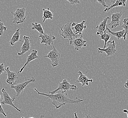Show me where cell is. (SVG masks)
<instances>
[{
	"label": "cell",
	"instance_id": "obj_17",
	"mask_svg": "<svg viewBox=\"0 0 128 118\" xmlns=\"http://www.w3.org/2000/svg\"><path fill=\"white\" fill-rule=\"evenodd\" d=\"M110 17L107 16L105 18L102 22L99 24V25L96 26V29H97L98 32H96V36H99L100 34H103L104 32H106V27L107 26V20Z\"/></svg>",
	"mask_w": 128,
	"mask_h": 118
},
{
	"label": "cell",
	"instance_id": "obj_32",
	"mask_svg": "<svg viewBox=\"0 0 128 118\" xmlns=\"http://www.w3.org/2000/svg\"><path fill=\"white\" fill-rule=\"evenodd\" d=\"M124 112L126 114H127V118H128V111L127 110H123Z\"/></svg>",
	"mask_w": 128,
	"mask_h": 118
},
{
	"label": "cell",
	"instance_id": "obj_22",
	"mask_svg": "<svg viewBox=\"0 0 128 118\" xmlns=\"http://www.w3.org/2000/svg\"><path fill=\"white\" fill-rule=\"evenodd\" d=\"M123 24L121 26V27L123 28L124 30V40H126V36L128 34V18H124L123 20Z\"/></svg>",
	"mask_w": 128,
	"mask_h": 118
},
{
	"label": "cell",
	"instance_id": "obj_28",
	"mask_svg": "<svg viewBox=\"0 0 128 118\" xmlns=\"http://www.w3.org/2000/svg\"><path fill=\"white\" fill-rule=\"evenodd\" d=\"M0 99H1V96H0ZM0 114H3V116H5V117L7 116V115L6 114L5 112H4V111L3 109L2 105L1 104H0Z\"/></svg>",
	"mask_w": 128,
	"mask_h": 118
},
{
	"label": "cell",
	"instance_id": "obj_12",
	"mask_svg": "<svg viewBox=\"0 0 128 118\" xmlns=\"http://www.w3.org/2000/svg\"><path fill=\"white\" fill-rule=\"evenodd\" d=\"M39 37L40 40V44H44L46 46L53 44L54 40L56 39V37L54 36L46 34H39Z\"/></svg>",
	"mask_w": 128,
	"mask_h": 118
},
{
	"label": "cell",
	"instance_id": "obj_2",
	"mask_svg": "<svg viewBox=\"0 0 128 118\" xmlns=\"http://www.w3.org/2000/svg\"><path fill=\"white\" fill-rule=\"evenodd\" d=\"M78 88L76 85L74 84H70L66 79H64L62 82L58 84V88L52 91H50L49 94H56L57 91L60 90L61 92L62 93H66L67 91H69L70 90H76Z\"/></svg>",
	"mask_w": 128,
	"mask_h": 118
},
{
	"label": "cell",
	"instance_id": "obj_20",
	"mask_svg": "<svg viewBox=\"0 0 128 118\" xmlns=\"http://www.w3.org/2000/svg\"><path fill=\"white\" fill-rule=\"evenodd\" d=\"M43 10V22H44L47 19L52 20L54 18V16L53 13L50 10L49 8H48L47 9H45L44 8L42 9Z\"/></svg>",
	"mask_w": 128,
	"mask_h": 118
},
{
	"label": "cell",
	"instance_id": "obj_24",
	"mask_svg": "<svg viewBox=\"0 0 128 118\" xmlns=\"http://www.w3.org/2000/svg\"><path fill=\"white\" fill-rule=\"evenodd\" d=\"M100 39L102 40H104V46L103 49H105L106 48V45L108 42V40L110 38V35L107 34L106 32H104L103 34H100Z\"/></svg>",
	"mask_w": 128,
	"mask_h": 118
},
{
	"label": "cell",
	"instance_id": "obj_5",
	"mask_svg": "<svg viewBox=\"0 0 128 118\" xmlns=\"http://www.w3.org/2000/svg\"><path fill=\"white\" fill-rule=\"evenodd\" d=\"M108 47L105 49H102L98 47L97 49L98 53H102L103 52L106 53V56H110L116 54V52L117 50L116 49V44L114 40L108 41L107 43Z\"/></svg>",
	"mask_w": 128,
	"mask_h": 118
},
{
	"label": "cell",
	"instance_id": "obj_23",
	"mask_svg": "<svg viewBox=\"0 0 128 118\" xmlns=\"http://www.w3.org/2000/svg\"><path fill=\"white\" fill-rule=\"evenodd\" d=\"M32 30H36L40 34H44L43 28H42V26L40 24H37V22L32 23Z\"/></svg>",
	"mask_w": 128,
	"mask_h": 118
},
{
	"label": "cell",
	"instance_id": "obj_31",
	"mask_svg": "<svg viewBox=\"0 0 128 118\" xmlns=\"http://www.w3.org/2000/svg\"><path fill=\"white\" fill-rule=\"evenodd\" d=\"M124 87L126 88H128V81H126V84H124Z\"/></svg>",
	"mask_w": 128,
	"mask_h": 118
},
{
	"label": "cell",
	"instance_id": "obj_33",
	"mask_svg": "<svg viewBox=\"0 0 128 118\" xmlns=\"http://www.w3.org/2000/svg\"><path fill=\"white\" fill-rule=\"evenodd\" d=\"M74 118H78V116H77V114L76 112H74Z\"/></svg>",
	"mask_w": 128,
	"mask_h": 118
},
{
	"label": "cell",
	"instance_id": "obj_19",
	"mask_svg": "<svg viewBox=\"0 0 128 118\" xmlns=\"http://www.w3.org/2000/svg\"><path fill=\"white\" fill-rule=\"evenodd\" d=\"M20 28H19L16 30V32L13 35L12 38L10 39V45L13 46H14L15 43L18 42H22L23 41L22 40H20Z\"/></svg>",
	"mask_w": 128,
	"mask_h": 118
},
{
	"label": "cell",
	"instance_id": "obj_30",
	"mask_svg": "<svg viewBox=\"0 0 128 118\" xmlns=\"http://www.w3.org/2000/svg\"><path fill=\"white\" fill-rule=\"evenodd\" d=\"M83 118H92V117L90 114H88L85 116Z\"/></svg>",
	"mask_w": 128,
	"mask_h": 118
},
{
	"label": "cell",
	"instance_id": "obj_21",
	"mask_svg": "<svg viewBox=\"0 0 128 118\" xmlns=\"http://www.w3.org/2000/svg\"><path fill=\"white\" fill-rule=\"evenodd\" d=\"M106 30H107L109 33H110L112 35H113L114 36L116 37L118 40H120L122 37H123L124 34V30H120V31H119V32H113L108 28V26H106Z\"/></svg>",
	"mask_w": 128,
	"mask_h": 118
},
{
	"label": "cell",
	"instance_id": "obj_27",
	"mask_svg": "<svg viewBox=\"0 0 128 118\" xmlns=\"http://www.w3.org/2000/svg\"><path fill=\"white\" fill-rule=\"evenodd\" d=\"M96 2L99 3L100 4L104 7H106V8H108V6H107L106 4V0H96L94 1Z\"/></svg>",
	"mask_w": 128,
	"mask_h": 118
},
{
	"label": "cell",
	"instance_id": "obj_13",
	"mask_svg": "<svg viewBox=\"0 0 128 118\" xmlns=\"http://www.w3.org/2000/svg\"><path fill=\"white\" fill-rule=\"evenodd\" d=\"M86 22L85 20H83L80 23L74 22L72 23V29L74 30V34L76 35L79 34L80 36L82 35V32H83L84 30L86 29V26L84 25Z\"/></svg>",
	"mask_w": 128,
	"mask_h": 118
},
{
	"label": "cell",
	"instance_id": "obj_1",
	"mask_svg": "<svg viewBox=\"0 0 128 118\" xmlns=\"http://www.w3.org/2000/svg\"><path fill=\"white\" fill-rule=\"evenodd\" d=\"M34 90L37 92L38 94L46 96L47 98H50L52 100V104H53V106H54L56 109L59 108L62 106L66 105L67 104H78L80 103L81 102L86 100V99H78L77 97L75 98V100L70 99L67 96L66 93H62L61 92L50 94H47L40 93L38 90H37L36 88H34Z\"/></svg>",
	"mask_w": 128,
	"mask_h": 118
},
{
	"label": "cell",
	"instance_id": "obj_9",
	"mask_svg": "<svg viewBox=\"0 0 128 118\" xmlns=\"http://www.w3.org/2000/svg\"><path fill=\"white\" fill-rule=\"evenodd\" d=\"M86 40L83 39V36L81 35L77 36L76 39L73 40L71 42H70V44L74 46V49L76 50H79L83 47L86 46Z\"/></svg>",
	"mask_w": 128,
	"mask_h": 118
},
{
	"label": "cell",
	"instance_id": "obj_6",
	"mask_svg": "<svg viewBox=\"0 0 128 118\" xmlns=\"http://www.w3.org/2000/svg\"><path fill=\"white\" fill-rule=\"evenodd\" d=\"M52 46L53 47L52 50L50 51L47 55L44 56L50 59L52 62V66L54 67L57 66L59 64L60 54L59 52L54 47L53 44H52Z\"/></svg>",
	"mask_w": 128,
	"mask_h": 118
},
{
	"label": "cell",
	"instance_id": "obj_15",
	"mask_svg": "<svg viewBox=\"0 0 128 118\" xmlns=\"http://www.w3.org/2000/svg\"><path fill=\"white\" fill-rule=\"evenodd\" d=\"M37 52H38V50H32L30 54L27 56L26 62L25 64L24 65V66L20 69V71L18 72V73H21L23 72V70H24L25 67L26 66L27 64L30 63V62L33 61L35 59H36L39 58V56H37Z\"/></svg>",
	"mask_w": 128,
	"mask_h": 118
},
{
	"label": "cell",
	"instance_id": "obj_18",
	"mask_svg": "<svg viewBox=\"0 0 128 118\" xmlns=\"http://www.w3.org/2000/svg\"><path fill=\"white\" fill-rule=\"evenodd\" d=\"M127 2V0H115V2L113 3L112 4L107 8H106L104 10V12H108V11L111 9L114 8H116V6H126V4Z\"/></svg>",
	"mask_w": 128,
	"mask_h": 118
},
{
	"label": "cell",
	"instance_id": "obj_14",
	"mask_svg": "<svg viewBox=\"0 0 128 118\" xmlns=\"http://www.w3.org/2000/svg\"><path fill=\"white\" fill-rule=\"evenodd\" d=\"M122 15V12H120L119 13H115L112 15L111 17V22H110L108 25V26L111 27V29L115 28L119 26Z\"/></svg>",
	"mask_w": 128,
	"mask_h": 118
},
{
	"label": "cell",
	"instance_id": "obj_7",
	"mask_svg": "<svg viewBox=\"0 0 128 118\" xmlns=\"http://www.w3.org/2000/svg\"><path fill=\"white\" fill-rule=\"evenodd\" d=\"M2 93L3 97V100L2 101L0 102V104L2 106H5L6 104L10 106L13 108H14L16 110L19 111L20 112H22V111L16 107L13 104V101L15 100V96H14L13 98H12L9 96L8 93L6 91L4 88H3L2 90Z\"/></svg>",
	"mask_w": 128,
	"mask_h": 118
},
{
	"label": "cell",
	"instance_id": "obj_8",
	"mask_svg": "<svg viewBox=\"0 0 128 118\" xmlns=\"http://www.w3.org/2000/svg\"><path fill=\"white\" fill-rule=\"evenodd\" d=\"M34 81H35L34 78H32L21 83L16 84L14 86H10V88H14L16 92V96L18 97L20 94L23 92L24 88L27 86L28 84H29L30 83L34 82Z\"/></svg>",
	"mask_w": 128,
	"mask_h": 118
},
{
	"label": "cell",
	"instance_id": "obj_25",
	"mask_svg": "<svg viewBox=\"0 0 128 118\" xmlns=\"http://www.w3.org/2000/svg\"><path fill=\"white\" fill-rule=\"evenodd\" d=\"M7 27L5 26L3 22L0 20V35L2 36L4 32H6Z\"/></svg>",
	"mask_w": 128,
	"mask_h": 118
},
{
	"label": "cell",
	"instance_id": "obj_3",
	"mask_svg": "<svg viewBox=\"0 0 128 118\" xmlns=\"http://www.w3.org/2000/svg\"><path fill=\"white\" fill-rule=\"evenodd\" d=\"M59 34L64 39H68L71 42L73 40V37L76 38L77 36L74 34L72 29V23H68L63 25L59 32Z\"/></svg>",
	"mask_w": 128,
	"mask_h": 118
},
{
	"label": "cell",
	"instance_id": "obj_11",
	"mask_svg": "<svg viewBox=\"0 0 128 118\" xmlns=\"http://www.w3.org/2000/svg\"><path fill=\"white\" fill-rule=\"evenodd\" d=\"M23 43L21 47L20 52L17 53L18 56H22L27 52H30V42L29 36H23Z\"/></svg>",
	"mask_w": 128,
	"mask_h": 118
},
{
	"label": "cell",
	"instance_id": "obj_34",
	"mask_svg": "<svg viewBox=\"0 0 128 118\" xmlns=\"http://www.w3.org/2000/svg\"><path fill=\"white\" fill-rule=\"evenodd\" d=\"M44 117V116H42V115H41L40 116V118H42L43 117Z\"/></svg>",
	"mask_w": 128,
	"mask_h": 118
},
{
	"label": "cell",
	"instance_id": "obj_10",
	"mask_svg": "<svg viewBox=\"0 0 128 118\" xmlns=\"http://www.w3.org/2000/svg\"><path fill=\"white\" fill-rule=\"evenodd\" d=\"M5 70L6 72V75L8 76V78L6 80V83L10 86L16 85V80L18 78L17 73L11 72L9 67H7V68L5 69Z\"/></svg>",
	"mask_w": 128,
	"mask_h": 118
},
{
	"label": "cell",
	"instance_id": "obj_36",
	"mask_svg": "<svg viewBox=\"0 0 128 118\" xmlns=\"http://www.w3.org/2000/svg\"></svg>",
	"mask_w": 128,
	"mask_h": 118
},
{
	"label": "cell",
	"instance_id": "obj_16",
	"mask_svg": "<svg viewBox=\"0 0 128 118\" xmlns=\"http://www.w3.org/2000/svg\"><path fill=\"white\" fill-rule=\"evenodd\" d=\"M78 75L79 77L77 79V82L81 83L82 84V86H89V82H93L92 79H89L86 75L83 74V73L81 72H78Z\"/></svg>",
	"mask_w": 128,
	"mask_h": 118
},
{
	"label": "cell",
	"instance_id": "obj_4",
	"mask_svg": "<svg viewBox=\"0 0 128 118\" xmlns=\"http://www.w3.org/2000/svg\"><path fill=\"white\" fill-rule=\"evenodd\" d=\"M10 13L13 15L14 18H13V23L20 24L24 22L26 18V9L25 8H18L14 12H10Z\"/></svg>",
	"mask_w": 128,
	"mask_h": 118
},
{
	"label": "cell",
	"instance_id": "obj_29",
	"mask_svg": "<svg viewBox=\"0 0 128 118\" xmlns=\"http://www.w3.org/2000/svg\"><path fill=\"white\" fill-rule=\"evenodd\" d=\"M5 71V67L4 64H0V75L2 74Z\"/></svg>",
	"mask_w": 128,
	"mask_h": 118
},
{
	"label": "cell",
	"instance_id": "obj_35",
	"mask_svg": "<svg viewBox=\"0 0 128 118\" xmlns=\"http://www.w3.org/2000/svg\"><path fill=\"white\" fill-rule=\"evenodd\" d=\"M24 118V117H22V118ZM34 118V117H30V118Z\"/></svg>",
	"mask_w": 128,
	"mask_h": 118
},
{
	"label": "cell",
	"instance_id": "obj_26",
	"mask_svg": "<svg viewBox=\"0 0 128 118\" xmlns=\"http://www.w3.org/2000/svg\"><path fill=\"white\" fill-rule=\"evenodd\" d=\"M67 1L69 2L70 5H73V6L80 3V2L79 0H67Z\"/></svg>",
	"mask_w": 128,
	"mask_h": 118
}]
</instances>
